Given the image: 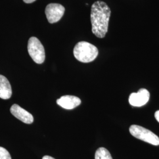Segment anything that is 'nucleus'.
<instances>
[{
  "label": "nucleus",
  "instance_id": "9",
  "mask_svg": "<svg viewBox=\"0 0 159 159\" xmlns=\"http://www.w3.org/2000/svg\"><path fill=\"white\" fill-rule=\"evenodd\" d=\"M11 96V86L9 81L5 76L0 74V98L7 100Z\"/></svg>",
  "mask_w": 159,
  "mask_h": 159
},
{
  "label": "nucleus",
  "instance_id": "1",
  "mask_svg": "<svg viewBox=\"0 0 159 159\" xmlns=\"http://www.w3.org/2000/svg\"><path fill=\"white\" fill-rule=\"evenodd\" d=\"M111 10L106 3L97 1L91 6V22L92 33L97 37L104 38L108 31V22Z\"/></svg>",
  "mask_w": 159,
  "mask_h": 159
},
{
  "label": "nucleus",
  "instance_id": "14",
  "mask_svg": "<svg viewBox=\"0 0 159 159\" xmlns=\"http://www.w3.org/2000/svg\"><path fill=\"white\" fill-rule=\"evenodd\" d=\"M42 159H55L50 156H44Z\"/></svg>",
  "mask_w": 159,
  "mask_h": 159
},
{
  "label": "nucleus",
  "instance_id": "11",
  "mask_svg": "<svg viewBox=\"0 0 159 159\" xmlns=\"http://www.w3.org/2000/svg\"><path fill=\"white\" fill-rule=\"evenodd\" d=\"M0 159H11L10 154L5 148L0 147Z\"/></svg>",
  "mask_w": 159,
  "mask_h": 159
},
{
  "label": "nucleus",
  "instance_id": "13",
  "mask_svg": "<svg viewBox=\"0 0 159 159\" xmlns=\"http://www.w3.org/2000/svg\"><path fill=\"white\" fill-rule=\"evenodd\" d=\"M36 0H23V1L27 4H30V3H33L34 1H35Z\"/></svg>",
  "mask_w": 159,
  "mask_h": 159
},
{
  "label": "nucleus",
  "instance_id": "7",
  "mask_svg": "<svg viewBox=\"0 0 159 159\" xmlns=\"http://www.w3.org/2000/svg\"><path fill=\"white\" fill-rule=\"evenodd\" d=\"M10 111L14 117L24 123L31 124L34 121L33 115L17 104H14L12 106Z\"/></svg>",
  "mask_w": 159,
  "mask_h": 159
},
{
  "label": "nucleus",
  "instance_id": "6",
  "mask_svg": "<svg viewBox=\"0 0 159 159\" xmlns=\"http://www.w3.org/2000/svg\"><path fill=\"white\" fill-rule=\"evenodd\" d=\"M150 93L145 89H140L137 93H131L129 97V103L134 107H142L148 102Z\"/></svg>",
  "mask_w": 159,
  "mask_h": 159
},
{
  "label": "nucleus",
  "instance_id": "4",
  "mask_svg": "<svg viewBox=\"0 0 159 159\" xmlns=\"http://www.w3.org/2000/svg\"><path fill=\"white\" fill-rule=\"evenodd\" d=\"M28 51L29 55L37 64L44 63L46 58V54L44 46L37 37H32L28 42Z\"/></svg>",
  "mask_w": 159,
  "mask_h": 159
},
{
  "label": "nucleus",
  "instance_id": "3",
  "mask_svg": "<svg viewBox=\"0 0 159 159\" xmlns=\"http://www.w3.org/2000/svg\"><path fill=\"white\" fill-rule=\"evenodd\" d=\"M131 134L143 142L154 146H159V137L152 131L137 125H131L129 129Z\"/></svg>",
  "mask_w": 159,
  "mask_h": 159
},
{
  "label": "nucleus",
  "instance_id": "5",
  "mask_svg": "<svg viewBox=\"0 0 159 159\" xmlns=\"http://www.w3.org/2000/svg\"><path fill=\"white\" fill-rule=\"evenodd\" d=\"M65 12L64 6L57 3L48 4L45 10L46 17L50 24L58 22L61 20Z\"/></svg>",
  "mask_w": 159,
  "mask_h": 159
},
{
  "label": "nucleus",
  "instance_id": "8",
  "mask_svg": "<svg viewBox=\"0 0 159 159\" xmlns=\"http://www.w3.org/2000/svg\"><path fill=\"white\" fill-rule=\"evenodd\" d=\"M81 101L79 97L74 96H64L57 100V103L62 108L71 110L78 107Z\"/></svg>",
  "mask_w": 159,
  "mask_h": 159
},
{
  "label": "nucleus",
  "instance_id": "2",
  "mask_svg": "<svg viewBox=\"0 0 159 159\" xmlns=\"http://www.w3.org/2000/svg\"><path fill=\"white\" fill-rule=\"evenodd\" d=\"M75 58L82 63H90L96 58L98 50L96 47L86 41H80L74 47Z\"/></svg>",
  "mask_w": 159,
  "mask_h": 159
},
{
  "label": "nucleus",
  "instance_id": "10",
  "mask_svg": "<svg viewBox=\"0 0 159 159\" xmlns=\"http://www.w3.org/2000/svg\"><path fill=\"white\" fill-rule=\"evenodd\" d=\"M95 159H113L108 150L104 148H100L97 150Z\"/></svg>",
  "mask_w": 159,
  "mask_h": 159
},
{
  "label": "nucleus",
  "instance_id": "12",
  "mask_svg": "<svg viewBox=\"0 0 159 159\" xmlns=\"http://www.w3.org/2000/svg\"><path fill=\"white\" fill-rule=\"evenodd\" d=\"M154 116L156 119L157 120V121L159 123V110L157 111L155 114H154Z\"/></svg>",
  "mask_w": 159,
  "mask_h": 159
}]
</instances>
